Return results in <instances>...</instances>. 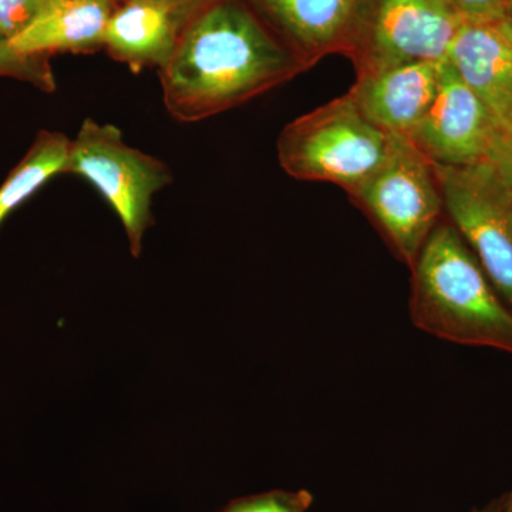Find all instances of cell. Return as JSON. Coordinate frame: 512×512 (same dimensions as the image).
<instances>
[{
	"label": "cell",
	"mask_w": 512,
	"mask_h": 512,
	"mask_svg": "<svg viewBox=\"0 0 512 512\" xmlns=\"http://www.w3.org/2000/svg\"><path fill=\"white\" fill-rule=\"evenodd\" d=\"M487 163L493 165L508 190L512 192V113L497 128Z\"/></svg>",
	"instance_id": "cell-18"
},
{
	"label": "cell",
	"mask_w": 512,
	"mask_h": 512,
	"mask_svg": "<svg viewBox=\"0 0 512 512\" xmlns=\"http://www.w3.org/2000/svg\"><path fill=\"white\" fill-rule=\"evenodd\" d=\"M410 318L434 338L512 353V311L447 218L412 268Z\"/></svg>",
	"instance_id": "cell-2"
},
{
	"label": "cell",
	"mask_w": 512,
	"mask_h": 512,
	"mask_svg": "<svg viewBox=\"0 0 512 512\" xmlns=\"http://www.w3.org/2000/svg\"><path fill=\"white\" fill-rule=\"evenodd\" d=\"M46 0H0V33L13 39L36 18Z\"/></svg>",
	"instance_id": "cell-17"
},
{
	"label": "cell",
	"mask_w": 512,
	"mask_h": 512,
	"mask_svg": "<svg viewBox=\"0 0 512 512\" xmlns=\"http://www.w3.org/2000/svg\"><path fill=\"white\" fill-rule=\"evenodd\" d=\"M463 19L448 0H367L349 59L356 76L414 62H446Z\"/></svg>",
	"instance_id": "cell-7"
},
{
	"label": "cell",
	"mask_w": 512,
	"mask_h": 512,
	"mask_svg": "<svg viewBox=\"0 0 512 512\" xmlns=\"http://www.w3.org/2000/svg\"><path fill=\"white\" fill-rule=\"evenodd\" d=\"M313 495L308 490H271L235 498L218 512H309Z\"/></svg>",
	"instance_id": "cell-16"
},
{
	"label": "cell",
	"mask_w": 512,
	"mask_h": 512,
	"mask_svg": "<svg viewBox=\"0 0 512 512\" xmlns=\"http://www.w3.org/2000/svg\"><path fill=\"white\" fill-rule=\"evenodd\" d=\"M457 15L466 22L505 20L508 0H448Z\"/></svg>",
	"instance_id": "cell-19"
},
{
	"label": "cell",
	"mask_w": 512,
	"mask_h": 512,
	"mask_svg": "<svg viewBox=\"0 0 512 512\" xmlns=\"http://www.w3.org/2000/svg\"><path fill=\"white\" fill-rule=\"evenodd\" d=\"M390 141L346 93L286 124L276 151L295 180L335 184L350 195L383 163Z\"/></svg>",
	"instance_id": "cell-3"
},
{
	"label": "cell",
	"mask_w": 512,
	"mask_h": 512,
	"mask_svg": "<svg viewBox=\"0 0 512 512\" xmlns=\"http://www.w3.org/2000/svg\"><path fill=\"white\" fill-rule=\"evenodd\" d=\"M0 77L20 80L32 84L45 93L56 92L55 73L49 56L22 55L13 49L10 40L0 33Z\"/></svg>",
	"instance_id": "cell-15"
},
{
	"label": "cell",
	"mask_w": 512,
	"mask_h": 512,
	"mask_svg": "<svg viewBox=\"0 0 512 512\" xmlns=\"http://www.w3.org/2000/svg\"><path fill=\"white\" fill-rule=\"evenodd\" d=\"M480 512H512V487L507 494L497 503L491 504L490 507Z\"/></svg>",
	"instance_id": "cell-21"
},
{
	"label": "cell",
	"mask_w": 512,
	"mask_h": 512,
	"mask_svg": "<svg viewBox=\"0 0 512 512\" xmlns=\"http://www.w3.org/2000/svg\"><path fill=\"white\" fill-rule=\"evenodd\" d=\"M117 2H128V0H117ZM146 2L160 3V5L168 6V8L177 10L184 18L190 20L198 10L204 8L212 0H146Z\"/></svg>",
	"instance_id": "cell-20"
},
{
	"label": "cell",
	"mask_w": 512,
	"mask_h": 512,
	"mask_svg": "<svg viewBox=\"0 0 512 512\" xmlns=\"http://www.w3.org/2000/svg\"><path fill=\"white\" fill-rule=\"evenodd\" d=\"M187 18L177 10L146 2H121L110 16L103 49L134 73L146 67H161L173 56Z\"/></svg>",
	"instance_id": "cell-12"
},
{
	"label": "cell",
	"mask_w": 512,
	"mask_h": 512,
	"mask_svg": "<svg viewBox=\"0 0 512 512\" xmlns=\"http://www.w3.org/2000/svg\"><path fill=\"white\" fill-rule=\"evenodd\" d=\"M504 22L507 23L508 28L512 30V0H508L507 13H505Z\"/></svg>",
	"instance_id": "cell-22"
},
{
	"label": "cell",
	"mask_w": 512,
	"mask_h": 512,
	"mask_svg": "<svg viewBox=\"0 0 512 512\" xmlns=\"http://www.w3.org/2000/svg\"><path fill=\"white\" fill-rule=\"evenodd\" d=\"M446 60L500 127L512 113V30L507 23L463 20Z\"/></svg>",
	"instance_id": "cell-11"
},
{
	"label": "cell",
	"mask_w": 512,
	"mask_h": 512,
	"mask_svg": "<svg viewBox=\"0 0 512 512\" xmlns=\"http://www.w3.org/2000/svg\"><path fill=\"white\" fill-rule=\"evenodd\" d=\"M441 64L414 62L360 74L348 93L376 127L407 138L436 96Z\"/></svg>",
	"instance_id": "cell-10"
},
{
	"label": "cell",
	"mask_w": 512,
	"mask_h": 512,
	"mask_svg": "<svg viewBox=\"0 0 512 512\" xmlns=\"http://www.w3.org/2000/svg\"><path fill=\"white\" fill-rule=\"evenodd\" d=\"M70 138L57 131L42 130L20 163L0 185V228L10 214L29 200L57 174H62Z\"/></svg>",
	"instance_id": "cell-14"
},
{
	"label": "cell",
	"mask_w": 512,
	"mask_h": 512,
	"mask_svg": "<svg viewBox=\"0 0 512 512\" xmlns=\"http://www.w3.org/2000/svg\"><path fill=\"white\" fill-rule=\"evenodd\" d=\"M349 197L409 269L443 220L433 164L402 136H392L383 163Z\"/></svg>",
	"instance_id": "cell-4"
},
{
	"label": "cell",
	"mask_w": 512,
	"mask_h": 512,
	"mask_svg": "<svg viewBox=\"0 0 512 512\" xmlns=\"http://www.w3.org/2000/svg\"><path fill=\"white\" fill-rule=\"evenodd\" d=\"M497 128L493 114L446 60L436 96L407 140L431 164L460 167L488 161Z\"/></svg>",
	"instance_id": "cell-8"
},
{
	"label": "cell",
	"mask_w": 512,
	"mask_h": 512,
	"mask_svg": "<svg viewBox=\"0 0 512 512\" xmlns=\"http://www.w3.org/2000/svg\"><path fill=\"white\" fill-rule=\"evenodd\" d=\"M117 0H46L32 23L10 39L22 55H89L103 49L104 32Z\"/></svg>",
	"instance_id": "cell-13"
},
{
	"label": "cell",
	"mask_w": 512,
	"mask_h": 512,
	"mask_svg": "<svg viewBox=\"0 0 512 512\" xmlns=\"http://www.w3.org/2000/svg\"><path fill=\"white\" fill-rule=\"evenodd\" d=\"M306 70L247 0H212L185 23L173 56L158 72L168 113L197 123Z\"/></svg>",
	"instance_id": "cell-1"
},
{
	"label": "cell",
	"mask_w": 512,
	"mask_h": 512,
	"mask_svg": "<svg viewBox=\"0 0 512 512\" xmlns=\"http://www.w3.org/2000/svg\"><path fill=\"white\" fill-rule=\"evenodd\" d=\"M63 173L80 175L97 188L126 229L131 254L140 256L154 221V194L173 181L168 165L127 146L119 127L89 117L70 140Z\"/></svg>",
	"instance_id": "cell-5"
},
{
	"label": "cell",
	"mask_w": 512,
	"mask_h": 512,
	"mask_svg": "<svg viewBox=\"0 0 512 512\" xmlns=\"http://www.w3.org/2000/svg\"><path fill=\"white\" fill-rule=\"evenodd\" d=\"M433 168L444 215L512 309V192L487 161Z\"/></svg>",
	"instance_id": "cell-6"
},
{
	"label": "cell",
	"mask_w": 512,
	"mask_h": 512,
	"mask_svg": "<svg viewBox=\"0 0 512 512\" xmlns=\"http://www.w3.org/2000/svg\"><path fill=\"white\" fill-rule=\"evenodd\" d=\"M306 69L330 55L348 57L367 0H247Z\"/></svg>",
	"instance_id": "cell-9"
}]
</instances>
